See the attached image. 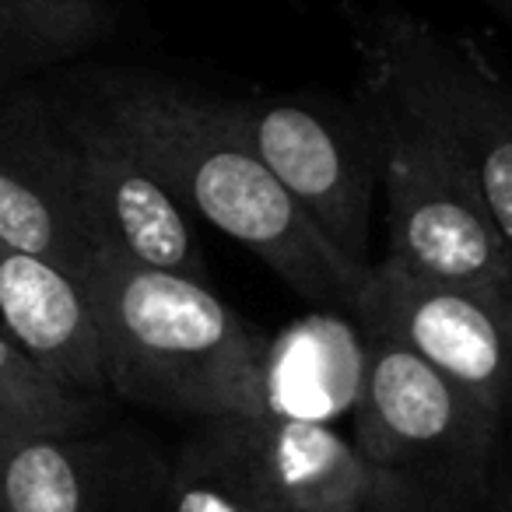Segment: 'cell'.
Masks as SVG:
<instances>
[{"label": "cell", "mask_w": 512, "mask_h": 512, "mask_svg": "<svg viewBox=\"0 0 512 512\" xmlns=\"http://www.w3.org/2000/svg\"><path fill=\"white\" fill-rule=\"evenodd\" d=\"M505 512H512V484H509V495H505Z\"/></svg>", "instance_id": "e0dca14e"}, {"label": "cell", "mask_w": 512, "mask_h": 512, "mask_svg": "<svg viewBox=\"0 0 512 512\" xmlns=\"http://www.w3.org/2000/svg\"><path fill=\"white\" fill-rule=\"evenodd\" d=\"M278 512H400L407 481L376 467L327 421L288 414L207 421Z\"/></svg>", "instance_id": "9c48e42d"}, {"label": "cell", "mask_w": 512, "mask_h": 512, "mask_svg": "<svg viewBox=\"0 0 512 512\" xmlns=\"http://www.w3.org/2000/svg\"><path fill=\"white\" fill-rule=\"evenodd\" d=\"M113 25L106 0H0V64H50L95 46Z\"/></svg>", "instance_id": "5bb4252c"}, {"label": "cell", "mask_w": 512, "mask_h": 512, "mask_svg": "<svg viewBox=\"0 0 512 512\" xmlns=\"http://www.w3.org/2000/svg\"><path fill=\"white\" fill-rule=\"evenodd\" d=\"M71 165L74 204L99 253L148 271L207 285V264L193 242L190 211L165 183L99 120L60 116Z\"/></svg>", "instance_id": "ba28073f"}, {"label": "cell", "mask_w": 512, "mask_h": 512, "mask_svg": "<svg viewBox=\"0 0 512 512\" xmlns=\"http://www.w3.org/2000/svg\"><path fill=\"white\" fill-rule=\"evenodd\" d=\"M0 239L81 281L95 246L74 204L60 116L36 102L0 106Z\"/></svg>", "instance_id": "30bf717a"}, {"label": "cell", "mask_w": 512, "mask_h": 512, "mask_svg": "<svg viewBox=\"0 0 512 512\" xmlns=\"http://www.w3.org/2000/svg\"><path fill=\"white\" fill-rule=\"evenodd\" d=\"M0 512H102L71 439H0Z\"/></svg>", "instance_id": "7c38bea8"}, {"label": "cell", "mask_w": 512, "mask_h": 512, "mask_svg": "<svg viewBox=\"0 0 512 512\" xmlns=\"http://www.w3.org/2000/svg\"><path fill=\"white\" fill-rule=\"evenodd\" d=\"M369 106L397 116L470 186L512 249V92L428 22L379 11L358 22Z\"/></svg>", "instance_id": "3957f363"}, {"label": "cell", "mask_w": 512, "mask_h": 512, "mask_svg": "<svg viewBox=\"0 0 512 512\" xmlns=\"http://www.w3.org/2000/svg\"><path fill=\"white\" fill-rule=\"evenodd\" d=\"M235 127L295 200L316 232L369 271V214L379 137H362L344 116L285 99H228Z\"/></svg>", "instance_id": "52a82bcc"}, {"label": "cell", "mask_w": 512, "mask_h": 512, "mask_svg": "<svg viewBox=\"0 0 512 512\" xmlns=\"http://www.w3.org/2000/svg\"><path fill=\"white\" fill-rule=\"evenodd\" d=\"M386 186V264L435 285L512 288V249L470 186L407 123L369 106Z\"/></svg>", "instance_id": "5b68a950"}, {"label": "cell", "mask_w": 512, "mask_h": 512, "mask_svg": "<svg viewBox=\"0 0 512 512\" xmlns=\"http://www.w3.org/2000/svg\"><path fill=\"white\" fill-rule=\"evenodd\" d=\"M351 407V442L376 467L460 491L477 484L502 425L425 358L379 334H362V376Z\"/></svg>", "instance_id": "277c9868"}, {"label": "cell", "mask_w": 512, "mask_h": 512, "mask_svg": "<svg viewBox=\"0 0 512 512\" xmlns=\"http://www.w3.org/2000/svg\"><path fill=\"white\" fill-rule=\"evenodd\" d=\"M95 113L186 211L246 246L295 295L330 313H355L369 271L337 253L281 190L235 127L228 99L120 81Z\"/></svg>", "instance_id": "6da1fadb"}, {"label": "cell", "mask_w": 512, "mask_h": 512, "mask_svg": "<svg viewBox=\"0 0 512 512\" xmlns=\"http://www.w3.org/2000/svg\"><path fill=\"white\" fill-rule=\"evenodd\" d=\"M99 418V397L67 390L0 334V439H74Z\"/></svg>", "instance_id": "4fadbf2b"}, {"label": "cell", "mask_w": 512, "mask_h": 512, "mask_svg": "<svg viewBox=\"0 0 512 512\" xmlns=\"http://www.w3.org/2000/svg\"><path fill=\"white\" fill-rule=\"evenodd\" d=\"M0 334H8L67 390L85 397L106 393L99 330L81 281L4 239H0Z\"/></svg>", "instance_id": "8fae6325"}, {"label": "cell", "mask_w": 512, "mask_h": 512, "mask_svg": "<svg viewBox=\"0 0 512 512\" xmlns=\"http://www.w3.org/2000/svg\"><path fill=\"white\" fill-rule=\"evenodd\" d=\"M169 512H278L246 463L225 446L218 432H207L179 456L169 481Z\"/></svg>", "instance_id": "9a60e30c"}, {"label": "cell", "mask_w": 512, "mask_h": 512, "mask_svg": "<svg viewBox=\"0 0 512 512\" xmlns=\"http://www.w3.org/2000/svg\"><path fill=\"white\" fill-rule=\"evenodd\" d=\"M481 4L491 11V15H498L502 22L512 25V0H481Z\"/></svg>", "instance_id": "2e32d148"}, {"label": "cell", "mask_w": 512, "mask_h": 512, "mask_svg": "<svg viewBox=\"0 0 512 512\" xmlns=\"http://www.w3.org/2000/svg\"><path fill=\"white\" fill-rule=\"evenodd\" d=\"M81 288L99 330L106 390L169 414H267V348L211 285L95 249Z\"/></svg>", "instance_id": "7a4b0ae2"}, {"label": "cell", "mask_w": 512, "mask_h": 512, "mask_svg": "<svg viewBox=\"0 0 512 512\" xmlns=\"http://www.w3.org/2000/svg\"><path fill=\"white\" fill-rule=\"evenodd\" d=\"M351 316L362 334L411 348L498 421L512 418V288L435 285L376 260Z\"/></svg>", "instance_id": "8992f818"}]
</instances>
